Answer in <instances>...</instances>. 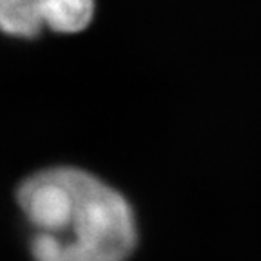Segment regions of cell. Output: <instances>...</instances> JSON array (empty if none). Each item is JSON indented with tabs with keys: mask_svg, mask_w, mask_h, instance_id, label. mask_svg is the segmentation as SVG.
<instances>
[{
	"mask_svg": "<svg viewBox=\"0 0 261 261\" xmlns=\"http://www.w3.org/2000/svg\"><path fill=\"white\" fill-rule=\"evenodd\" d=\"M40 15L29 0H0V31L9 37L35 38L44 29Z\"/></svg>",
	"mask_w": 261,
	"mask_h": 261,
	"instance_id": "cell-3",
	"label": "cell"
},
{
	"mask_svg": "<svg viewBox=\"0 0 261 261\" xmlns=\"http://www.w3.org/2000/svg\"><path fill=\"white\" fill-rule=\"evenodd\" d=\"M16 201L33 228V261H125L136 247L129 201L84 169L33 172L16 189Z\"/></svg>",
	"mask_w": 261,
	"mask_h": 261,
	"instance_id": "cell-1",
	"label": "cell"
},
{
	"mask_svg": "<svg viewBox=\"0 0 261 261\" xmlns=\"http://www.w3.org/2000/svg\"><path fill=\"white\" fill-rule=\"evenodd\" d=\"M47 29L57 33H78L91 24L94 0H29Z\"/></svg>",
	"mask_w": 261,
	"mask_h": 261,
	"instance_id": "cell-2",
	"label": "cell"
}]
</instances>
